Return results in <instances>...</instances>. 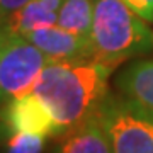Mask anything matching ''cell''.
Instances as JSON below:
<instances>
[{
  "label": "cell",
  "mask_w": 153,
  "mask_h": 153,
  "mask_svg": "<svg viewBox=\"0 0 153 153\" xmlns=\"http://www.w3.org/2000/svg\"><path fill=\"white\" fill-rule=\"evenodd\" d=\"M63 2L65 0H29L24 7L2 21L9 31L17 34L51 27L58 22V12Z\"/></svg>",
  "instance_id": "ba28073f"
},
{
  "label": "cell",
  "mask_w": 153,
  "mask_h": 153,
  "mask_svg": "<svg viewBox=\"0 0 153 153\" xmlns=\"http://www.w3.org/2000/svg\"><path fill=\"white\" fill-rule=\"evenodd\" d=\"M112 153H153V111L121 94H107L97 111Z\"/></svg>",
  "instance_id": "3957f363"
},
{
  "label": "cell",
  "mask_w": 153,
  "mask_h": 153,
  "mask_svg": "<svg viewBox=\"0 0 153 153\" xmlns=\"http://www.w3.org/2000/svg\"><path fill=\"white\" fill-rule=\"evenodd\" d=\"M4 141H5V140L0 138V153H4Z\"/></svg>",
  "instance_id": "5bb4252c"
},
{
  "label": "cell",
  "mask_w": 153,
  "mask_h": 153,
  "mask_svg": "<svg viewBox=\"0 0 153 153\" xmlns=\"http://www.w3.org/2000/svg\"><path fill=\"white\" fill-rule=\"evenodd\" d=\"M94 0H65L58 12L56 26L83 38H90Z\"/></svg>",
  "instance_id": "30bf717a"
},
{
  "label": "cell",
  "mask_w": 153,
  "mask_h": 153,
  "mask_svg": "<svg viewBox=\"0 0 153 153\" xmlns=\"http://www.w3.org/2000/svg\"><path fill=\"white\" fill-rule=\"evenodd\" d=\"M27 2L29 0H0V19H7L21 7H24Z\"/></svg>",
  "instance_id": "4fadbf2b"
},
{
  "label": "cell",
  "mask_w": 153,
  "mask_h": 153,
  "mask_svg": "<svg viewBox=\"0 0 153 153\" xmlns=\"http://www.w3.org/2000/svg\"><path fill=\"white\" fill-rule=\"evenodd\" d=\"M143 21L153 22V0H121Z\"/></svg>",
  "instance_id": "7c38bea8"
},
{
  "label": "cell",
  "mask_w": 153,
  "mask_h": 153,
  "mask_svg": "<svg viewBox=\"0 0 153 153\" xmlns=\"http://www.w3.org/2000/svg\"><path fill=\"white\" fill-rule=\"evenodd\" d=\"M121 95L153 111V61H136L126 68L116 80Z\"/></svg>",
  "instance_id": "9c48e42d"
},
{
  "label": "cell",
  "mask_w": 153,
  "mask_h": 153,
  "mask_svg": "<svg viewBox=\"0 0 153 153\" xmlns=\"http://www.w3.org/2000/svg\"><path fill=\"white\" fill-rule=\"evenodd\" d=\"M112 70L94 60L49 61L44 66L33 92L51 111L58 126V136L99 111L109 94Z\"/></svg>",
  "instance_id": "6da1fadb"
},
{
  "label": "cell",
  "mask_w": 153,
  "mask_h": 153,
  "mask_svg": "<svg viewBox=\"0 0 153 153\" xmlns=\"http://www.w3.org/2000/svg\"><path fill=\"white\" fill-rule=\"evenodd\" d=\"M14 133H34L58 138V126L48 105L31 90L0 104V138Z\"/></svg>",
  "instance_id": "5b68a950"
},
{
  "label": "cell",
  "mask_w": 153,
  "mask_h": 153,
  "mask_svg": "<svg viewBox=\"0 0 153 153\" xmlns=\"http://www.w3.org/2000/svg\"><path fill=\"white\" fill-rule=\"evenodd\" d=\"M121 0H94L92 60L116 68L128 58L153 49V33Z\"/></svg>",
  "instance_id": "7a4b0ae2"
},
{
  "label": "cell",
  "mask_w": 153,
  "mask_h": 153,
  "mask_svg": "<svg viewBox=\"0 0 153 153\" xmlns=\"http://www.w3.org/2000/svg\"><path fill=\"white\" fill-rule=\"evenodd\" d=\"M58 138L51 153H112L109 133L97 112Z\"/></svg>",
  "instance_id": "52a82bcc"
},
{
  "label": "cell",
  "mask_w": 153,
  "mask_h": 153,
  "mask_svg": "<svg viewBox=\"0 0 153 153\" xmlns=\"http://www.w3.org/2000/svg\"><path fill=\"white\" fill-rule=\"evenodd\" d=\"M38 49H41L49 61H82L92 60L90 38L70 33L60 26L38 29L24 34Z\"/></svg>",
  "instance_id": "8992f818"
},
{
  "label": "cell",
  "mask_w": 153,
  "mask_h": 153,
  "mask_svg": "<svg viewBox=\"0 0 153 153\" xmlns=\"http://www.w3.org/2000/svg\"><path fill=\"white\" fill-rule=\"evenodd\" d=\"M49 136L34 133H14L4 141V153H44Z\"/></svg>",
  "instance_id": "8fae6325"
},
{
  "label": "cell",
  "mask_w": 153,
  "mask_h": 153,
  "mask_svg": "<svg viewBox=\"0 0 153 153\" xmlns=\"http://www.w3.org/2000/svg\"><path fill=\"white\" fill-rule=\"evenodd\" d=\"M49 58L24 34L12 33L0 19V104L27 94Z\"/></svg>",
  "instance_id": "277c9868"
}]
</instances>
